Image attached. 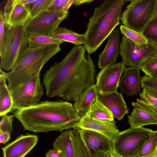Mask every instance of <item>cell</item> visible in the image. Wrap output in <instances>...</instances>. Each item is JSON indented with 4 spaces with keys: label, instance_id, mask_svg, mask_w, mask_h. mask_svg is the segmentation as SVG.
Returning a JSON list of instances; mask_svg holds the SVG:
<instances>
[{
    "label": "cell",
    "instance_id": "f546056e",
    "mask_svg": "<svg viewBox=\"0 0 157 157\" xmlns=\"http://www.w3.org/2000/svg\"><path fill=\"white\" fill-rule=\"evenodd\" d=\"M142 33L148 41L157 45V17L151 20Z\"/></svg>",
    "mask_w": 157,
    "mask_h": 157
},
{
    "label": "cell",
    "instance_id": "f35d334b",
    "mask_svg": "<svg viewBox=\"0 0 157 157\" xmlns=\"http://www.w3.org/2000/svg\"><path fill=\"white\" fill-rule=\"evenodd\" d=\"M93 1V0H74L72 4L77 6L85 3H89Z\"/></svg>",
    "mask_w": 157,
    "mask_h": 157
},
{
    "label": "cell",
    "instance_id": "cb8c5ba5",
    "mask_svg": "<svg viewBox=\"0 0 157 157\" xmlns=\"http://www.w3.org/2000/svg\"><path fill=\"white\" fill-rule=\"evenodd\" d=\"M51 36L64 42L72 43L75 45H84L85 41V34H79L62 27H58Z\"/></svg>",
    "mask_w": 157,
    "mask_h": 157
},
{
    "label": "cell",
    "instance_id": "5bb4252c",
    "mask_svg": "<svg viewBox=\"0 0 157 157\" xmlns=\"http://www.w3.org/2000/svg\"><path fill=\"white\" fill-rule=\"evenodd\" d=\"M77 129L91 156L112 150L113 142L103 134L92 130Z\"/></svg>",
    "mask_w": 157,
    "mask_h": 157
},
{
    "label": "cell",
    "instance_id": "44dd1931",
    "mask_svg": "<svg viewBox=\"0 0 157 157\" xmlns=\"http://www.w3.org/2000/svg\"><path fill=\"white\" fill-rule=\"evenodd\" d=\"M54 44L46 45L36 47L28 46L17 60L12 71L20 69L40 58Z\"/></svg>",
    "mask_w": 157,
    "mask_h": 157
},
{
    "label": "cell",
    "instance_id": "60d3db41",
    "mask_svg": "<svg viewBox=\"0 0 157 157\" xmlns=\"http://www.w3.org/2000/svg\"><path fill=\"white\" fill-rule=\"evenodd\" d=\"M35 0H20L21 2L25 5H27L33 2Z\"/></svg>",
    "mask_w": 157,
    "mask_h": 157
},
{
    "label": "cell",
    "instance_id": "ee69618b",
    "mask_svg": "<svg viewBox=\"0 0 157 157\" xmlns=\"http://www.w3.org/2000/svg\"><path fill=\"white\" fill-rule=\"evenodd\" d=\"M108 157H116L113 155L112 152V151Z\"/></svg>",
    "mask_w": 157,
    "mask_h": 157
},
{
    "label": "cell",
    "instance_id": "4dcf8cb0",
    "mask_svg": "<svg viewBox=\"0 0 157 157\" xmlns=\"http://www.w3.org/2000/svg\"><path fill=\"white\" fill-rule=\"evenodd\" d=\"M140 69L145 75L150 77L153 76L157 71V51L143 63Z\"/></svg>",
    "mask_w": 157,
    "mask_h": 157
},
{
    "label": "cell",
    "instance_id": "b9f144b4",
    "mask_svg": "<svg viewBox=\"0 0 157 157\" xmlns=\"http://www.w3.org/2000/svg\"><path fill=\"white\" fill-rule=\"evenodd\" d=\"M157 17V0H156V3L155 8V9L153 13L151 19H154V18Z\"/></svg>",
    "mask_w": 157,
    "mask_h": 157
},
{
    "label": "cell",
    "instance_id": "74e56055",
    "mask_svg": "<svg viewBox=\"0 0 157 157\" xmlns=\"http://www.w3.org/2000/svg\"><path fill=\"white\" fill-rule=\"evenodd\" d=\"M46 157H63L57 149H51L46 152Z\"/></svg>",
    "mask_w": 157,
    "mask_h": 157
},
{
    "label": "cell",
    "instance_id": "f6af8a7d",
    "mask_svg": "<svg viewBox=\"0 0 157 157\" xmlns=\"http://www.w3.org/2000/svg\"><path fill=\"white\" fill-rule=\"evenodd\" d=\"M156 157H157V156Z\"/></svg>",
    "mask_w": 157,
    "mask_h": 157
},
{
    "label": "cell",
    "instance_id": "484cf974",
    "mask_svg": "<svg viewBox=\"0 0 157 157\" xmlns=\"http://www.w3.org/2000/svg\"><path fill=\"white\" fill-rule=\"evenodd\" d=\"M63 42L51 36L32 35L29 36L28 45L29 47L32 48L46 45H60Z\"/></svg>",
    "mask_w": 157,
    "mask_h": 157
},
{
    "label": "cell",
    "instance_id": "e0dca14e",
    "mask_svg": "<svg viewBox=\"0 0 157 157\" xmlns=\"http://www.w3.org/2000/svg\"><path fill=\"white\" fill-rule=\"evenodd\" d=\"M120 35L118 29L113 30L109 36L103 51L99 55L98 66L103 69L115 64L119 54Z\"/></svg>",
    "mask_w": 157,
    "mask_h": 157
},
{
    "label": "cell",
    "instance_id": "e575fe53",
    "mask_svg": "<svg viewBox=\"0 0 157 157\" xmlns=\"http://www.w3.org/2000/svg\"><path fill=\"white\" fill-rule=\"evenodd\" d=\"M140 83L142 88L157 91V80L145 75L140 78Z\"/></svg>",
    "mask_w": 157,
    "mask_h": 157
},
{
    "label": "cell",
    "instance_id": "603a6c76",
    "mask_svg": "<svg viewBox=\"0 0 157 157\" xmlns=\"http://www.w3.org/2000/svg\"><path fill=\"white\" fill-rule=\"evenodd\" d=\"M6 79L0 71V116L7 115L12 112L13 101L11 94L7 85Z\"/></svg>",
    "mask_w": 157,
    "mask_h": 157
},
{
    "label": "cell",
    "instance_id": "6da1fadb",
    "mask_svg": "<svg viewBox=\"0 0 157 157\" xmlns=\"http://www.w3.org/2000/svg\"><path fill=\"white\" fill-rule=\"evenodd\" d=\"M86 51L84 45H75L61 61L55 63L43 74L42 83L48 97L75 102L95 83V67L90 55L85 56Z\"/></svg>",
    "mask_w": 157,
    "mask_h": 157
},
{
    "label": "cell",
    "instance_id": "4316f807",
    "mask_svg": "<svg viewBox=\"0 0 157 157\" xmlns=\"http://www.w3.org/2000/svg\"><path fill=\"white\" fill-rule=\"evenodd\" d=\"M157 156V131L150 137L145 143L138 157Z\"/></svg>",
    "mask_w": 157,
    "mask_h": 157
},
{
    "label": "cell",
    "instance_id": "7a4b0ae2",
    "mask_svg": "<svg viewBox=\"0 0 157 157\" xmlns=\"http://www.w3.org/2000/svg\"><path fill=\"white\" fill-rule=\"evenodd\" d=\"M13 115L24 130L37 133L62 132L74 129L81 117L71 103L63 100L40 101L36 105L15 110Z\"/></svg>",
    "mask_w": 157,
    "mask_h": 157
},
{
    "label": "cell",
    "instance_id": "8d00e7d4",
    "mask_svg": "<svg viewBox=\"0 0 157 157\" xmlns=\"http://www.w3.org/2000/svg\"><path fill=\"white\" fill-rule=\"evenodd\" d=\"M10 133L7 132H0V143L4 144L8 142L10 138Z\"/></svg>",
    "mask_w": 157,
    "mask_h": 157
},
{
    "label": "cell",
    "instance_id": "52a82bcc",
    "mask_svg": "<svg viewBox=\"0 0 157 157\" xmlns=\"http://www.w3.org/2000/svg\"><path fill=\"white\" fill-rule=\"evenodd\" d=\"M60 50V45L54 44L39 59L20 69L5 72L0 69V71L8 81L7 86L10 92L27 83L40 73L44 65Z\"/></svg>",
    "mask_w": 157,
    "mask_h": 157
},
{
    "label": "cell",
    "instance_id": "7402d4cb",
    "mask_svg": "<svg viewBox=\"0 0 157 157\" xmlns=\"http://www.w3.org/2000/svg\"><path fill=\"white\" fill-rule=\"evenodd\" d=\"M98 94L95 83L88 87L73 105L76 112L81 117L86 115L94 99L98 96Z\"/></svg>",
    "mask_w": 157,
    "mask_h": 157
},
{
    "label": "cell",
    "instance_id": "2e32d148",
    "mask_svg": "<svg viewBox=\"0 0 157 157\" xmlns=\"http://www.w3.org/2000/svg\"><path fill=\"white\" fill-rule=\"evenodd\" d=\"M38 136L35 135H21L2 148L3 157H25L36 146Z\"/></svg>",
    "mask_w": 157,
    "mask_h": 157
},
{
    "label": "cell",
    "instance_id": "ffe728a7",
    "mask_svg": "<svg viewBox=\"0 0 157 157\" xmlns=\"http://www.w3.org/2000/svg\"><path fill=\"white\" fill-rule=\"evenodd\" d=\"M134 107L131 114L128 116L130 128L142 127L145 125H157V116L147 111L136 102L132 101Z\"/></svg>",
    "mask_w": 157,
    "mask_h": 157
},
{
    "label": "cell",
    "instance_id": "ac0fdd59",
    "mask_svg": "<svg viewBox=\"0 0 157 157\" xmlns=\"http://www.w3.org/2000/svg\"><path fill=\"white\" fill-rule=\"evenodd\" d=\"M100 102L112 113L114 117L118 120H122L128 113V109L121 93L117 92L98 94Z\"/></svg>",
    "mask_w": 157,
    "mask_h": 157
},
{
    "label": "cell",
    "instance_id": "8992f818",
    "mask_svg": "<svg viewBox=\"0 0 157 157\" xmlns=\"http://www.w3.org/2000/svg\"><path fill=\"white\" fill-rule=\"evenodd\" d=\"M121 14L123 25L142 33L151 21L156 0H132Z\"/></svg>",
    "mask_w": 157,
    "mask_h": 157
},
{
    "label": "cell",
    "instance_id": "9c48e42d",
    "mask_svg": "<svg viewBox=\"0 0 157 157\" xmlns=\"http://www.w3.org/2000/svg\"><path fill=\"white\" fill-rule=\"evenodd\" d=\"M68 14V11L47 10L33 18H29L24 26V30L29 35L51 36Z\"/></svg>",
    "mask_w": 157,
    "mask_h": 157
},
{
    "label": "cell",
    "instance_id": "d590c367",
    "mask_svg": "<svg viewBox=\"0 0 157 157\" xmlns=\"http://www.w3.org/2000/svg\"><path fill=\"white\" fill-rule=\"evenodd\" d=\"M136 102L147 111L157 116V107L147 104L139 99H136Z\"/></svg>",
    "mask_w": 157,
    "mask_h": 157
},
{
    "label": "cell",
    "instance_id": "3957f363",
    "mask_svg": "<svg viewBox=\"0 0 157 157\" xmlns=\"http://www.w3.org/2000/svg\"><path fill=\"white\" fill-rule=\"evenodd\" d=\"M123 0H106L95 8L85 34L84 45L88 54L95 52L120 23Z\"/></svg>",
    "mask_w": 157,
    "mask_h": 157
},
{
    "label": "cell",
    "instance_id": "d6a6232c",
    "mask_svg": "<svg viewBox=\"0 0 157 157\" xmlns=\"http://www.w3.org/2000/svg\"><path fill=\"white\" fill-rule=\"evenodd\" d=\"M73 1V0H53V3L48 10L68 11Z\"/></svg>",
    "mask_w": 157,
    "mask_h": 157
},
{
    "label": "cell",
    "instance_id": "9a60e30c",
    "mask_svg": "<svg viewBox=\"0 0 157 157\" xmlns=\"http://www.w3.org/2000/svg\"><path fill=\"white\" fill-rule=\"evenodd\" d=\"M87 129L101 133L113 142L120 132L116 125V121H104L91 117L86 115L81 117L73 129Z\"/></svg>",
    "mask_w": 157,
    "mask_h": 157
},
{
    "label": "cell",
    "instance_id": "1f68e13d",
    "mask_svg": "<svg viewBox=\"0 0 157 157\" xmlns=\"http://www.w3.org/2000/svg\"><path fill=\"white\" fill-rule=\"evenodd\" d=\"M140 97V100L144 102L157 107V91L143 88Z\"/></svg>",
    "mask_w": 157,
    "mask_h": 157
},
{
    "label": "cell",
    "instance_id": "277c9868",
    "mask_svg": "<svg viewBox=\"0 0 157 157\" xmlns=\"http://www.w3.org/2000/svg\"><path fill=\"white\" fill-rule=\"evenodd\" d=\"M29 36L23 26L4 25L3 34L0 40V69L12 70L19 57L28 46Z\"/></svg>",
    "mask_w": 157,
    "mask_h": 157
},
{
    "label": "cell",
    "instance_id": "836d02e7",
    "mask_svg": "<svg viewBox=\"0 0 157 157\" xmlns=\"http://www.w3.org/2000/svg\"><path fill=\"white\" fill-rule=\"evenodd\" d=\"M14 117L13 115L2 116L0 123V132L11 133L13 130L12 123Z\"/></svg>",
    "mask_w": 157,
    "mask_h": 157
},
{
    "label": "cell",
    "instance_id": "ba28073f",
    "mask_svg": "<svg viewBox=\"0 0 157 157\" xmlns=\"http://www.w3.org/2000/svg\"><path fill=\"white\" fill-rule=\"evenodd\" d=\"M157 51V45L150 42L137 44L124 35L120 44L119 54L122 63L130 67L140 68L143 63Z\"/></svg>",
    "mask_w": 157,
    "mask_h": 157
},
{
    "label": "cell",
    "instance_id": "7bdbcfd3",
    "mask_svg": "<svg viewBox=\"0 0 157 157\" xmlns=\"http://www.w3.org/2000/svg\"><path fill=\"white\" fill-rule=\"evenodd\" d=\"M152 77L157 80V71L154 73Z\"/></svg>",
    "mask_w": 157,
    "mask_h": 157
},
{
    "label": "cell",
    "instance_id": "f1b7e54d",
    "mask_svg": "<svg viewBox=\"0 0 157 157\" xmlns=\"http://www.w3.org/2000/svg\"><path fill=\"white\" fill-rule=\"evenodd\" d=\"M120 30L122 35L137 44H146L149 42L142 33L138 32L123 25L120 26Z\"/></svg>",
    "mask_w": 157,
    "mask_h": 157
},
{
    "label": "cell",
    "instance_id": "8fae6325",
    "mask_svg": "<svg viewBox=\"0 0 157 157\" xmlns=\"http://www.w3.org/2000/svg\"><path fill=\"white\" fill-rule=\"evenodd\" d=\"M53 146L63 157H91L76 129L62 132Z\"/></svg>",
    "mask_w": 157,
    "mask_h": 157
},
{
    "label": "cell",
    "instance_id": "83f0119b",
    "mask_svg": "<svg viewBox=\"0 0 157 157\" xmlns=\"http://www.w3.org/2000/svg\"><path fill=\"white\" fill-rule=\"evenodd\" d=\"M53 2V0H35L33 2L28 5L30 11V18H33L48 10Z\"/></svg>",
    "mask_w": 157,
    "mask_h": 157
},
{
    "label": "cell",
    "instance_id": "ab89813d",
    "mask_svg": "<svg viewBox=\"0 0 157 157\" xmlns=\"http://www.w3.org/2000/svg\"><path fill=\"white\" fill-rule=\"evenodd\" d=\"M112 151V150L106 152H99L91 157H108Z\"/></svg>",
    "mask_w": 157,
    "mask_h": 157
},
{
    "label": "cell",
    "instance_id": "5b68a950",
    "mask_svg": "<svg viewBox=\"0 0 157 157\" xmlns=\"http://www.w3.org/2000/svg\"><path fill=\"white\" fill-rule=\"evenodd\" d=\"M155 131L143 127L130 128L120 132L113 141L116 157H138L144 145Z\"/></svg>",
    "mask_w": 157,
    "mask_h": 157
},
{
    "label": "cell",
    "instance_id": "4fadbf2b",
    "mask_svg": "<svg viewBox=\"0 0 157 157\" xmlns=\"http://www.w3.org/2000/svg\"><path fill=\"white\" fill-rule=\"evenodd\" d=\"M4 23L5 26H24L30 17L28 5L22 4L20 0H8L4 8Z\"/></svg>",
    "mask_w": 157,
    "mask_h": 157
},
{
    "label": "cell",
    "instance_id": "7c38bea8",
    "mask_svg": "<svg viewBox=\"0 0 157 157\" xmlns=\"http://www.w3.org/2000/svg\"><path fill=\"white\" fill-rule=\"evenodd\" d=\"M126 68L122 62H119L102 69L96 78L95 84L98 93L117 92L120 78Z\"/></svg>",
    "mask_w": 157,
    "mask_h": 157
},
{
    "label": "cell",
    "instance_id": "d6986e66",
    "mask_svg": "<svg viewBox=\"0 0 157 157\" xmlns=\"http://www.w3.org/2000/svg\"><path fill=\"white\" fill-rule=\"evenodd\" d=\"M140 69L136 67L127 68L120 80L118 87L127 96L140 93Z\"/></svg>",
    "mask_w": 157,
    "mask_h": 157
},
{
    "label": "cell",
    "instance_id": "d4e9b609",
    "mask_svg": "<svg viewBox=\"0 0 157 157\" xmlns=\"http://www.w3.org/2000/svg\"><path fill=\"white\" fill-rule=\"evenodd\" d=\"M86 115L101 121L114 120L112 113L100 102L98 96L94 99L90 109Z\"/></svg>",
    "mask_w": 157,
    "mask_h": 157
},
{
    "label": "cell",
    "instance_id": "30bf717a",
    "mask_svg": "<svg viewBox=\"0 0 157 157\" xmlns=\"http://www.w3.org/2000/svg\"><path fill=\"white\" fill-rule=\"evenodd\" d=\"M40 73L11 93L13 101L12 112L36 105L40 102L44 92Z\"/></svg>",
    "mask_w": 157,
    "mask_h": 157
}]
</instances>
